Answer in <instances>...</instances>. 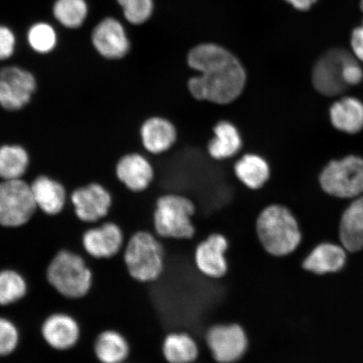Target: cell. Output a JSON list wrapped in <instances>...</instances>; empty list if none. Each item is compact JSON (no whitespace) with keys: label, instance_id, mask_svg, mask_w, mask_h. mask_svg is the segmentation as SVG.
Here are the masks:
<instances>
[{"label":"cell","instance_id":"obj_6","mask_svg":"<svg viewBox=\"0 0 363 363\" xmlns=\"http://www.w3.org/2000/svg\"><path fill=\"white\" fill-rule=\"evenodd\" d=\"M320 184L331 196L359 197L363 194V159L350 155L330 162L320 174Z\"/></svg>","mask_w":363,"mask_h":363},{"label":"cell","instance_id":"obj_15","mask_svg":"<svg viewBox=\"0 0 363 363\" xmlns=\"http://www.w3.org/2000/svg\"><path fill=\"white\" fill-rule=\"evenodd\" d=\"M118 179L134 192L148 188L153 179V169L146 158L138 153L128 154L116 166Z\"/></svg>","mask_w":363,"mask_h":363},{"label":"cell","instance_id":"obj_17","mask_svg":"<svg viewBox=\"0 0 363 363\" xmlns=\"http://www.w3.org/2000/svg\"><path fill=\"white\" fill-rule=\"evenodd\" d=\"M143 146L147 151L160 154L169 150L177 140L175 126L162 117L150 118L140 129Z\"/></svg>","mask_w":363,"mask_h":363},{"label":"cell","instance_id":"obj_27","mask_svg":"<svg viewBox=\"0 0 363 363\" xmlns=\"http://www.w3.org/2000/svg\"><path fill=\"white\" fill-rule=\"evenodd\" d=\"M29 165V155L26 150L16 145L0 147V178L18 180L26 174Z\"/></svg>","mask_w":363,"mask_h":363},{"label":"cell","instance_id":"obj_22","mask_svg":"<svg viewBox=\"0 0 363 363\" xmlns=\"http://www.w3.org/2000/svg\"><path fill=\"white\" fill-rule=\"evenodd\" d=\"M214 138L208 145V152L217 160L230 158L237 154L242 146L239 131L229 121H220L214 128Z\"/></svg>","mask_w":363,"mask_h":363},{"label":"cell","instance_id":"obj_11","mask_svg":"<svg viewBox=\"0 0 363 363\" xmlns=\"http://www.w3.org/2000/svg\"><path fill=\"white\" fill-rule=\"evenodd\" d=\"M94 48L107 59L124 57L130 50V42L124 26L113 18H106L94 27L91 35Z\"/></svg>","mask_w":363,"mask_h":363},{"label":"cell","instance_id":"obj_10","mask_svg":"<svg viewBox=\"0 0 363 363\" xmlns=\"http://www.w3.org/2000/svg\"><path fill=\"white\" fill-rule=\"evenodd\" d=\"M350 56L345 50L335 49L318 61L312 75L313 84L318 92L330 97L343 93L348 87L343 80V66Z\"/></svg>","mask_w":363,"mask_h":363},{"label":"cell","instance_id":"obj_1","mask_svg":"<svg viewBox=\"0 0 363 363\" xmlns=\"http://www.w3.org/2000/svg\"><path fill=\"white\" fill-rule=\"evenodd\" d=\"M190 67L199 76L189 80L190 94L198 101L228 104L242 94L247 74L233 53L215 44H201L190 51Z\"/></svg>","mask_w":363,"mask_h":363},{"label":"cell","instance_id":"obj_35","mask_svg":"<svg viewBox=\"0 0 363 363\" xmlns=\"http://www.w3.org/2000/svg\"><path fill=\"white\" fill-rule=\"evenodd\" d=\"M298 11H306L314 6L318 0H285Z\"/></svg>","mask_w":363,"mask_h":363},{"label":"cell","instance_id":"obj_33","mask_svg":"<svg viewBox=\"0 0 363 363\" xmlns=\"http://www.w3.org/2000/svg\"><path fill=\"white\" fill-rule=\"evenodd\" d=\"M342 77L345 84L347 86L359 84L363 79L362 67L352 55L344 63Z\"/></svg>","mask_w":363,"mask_h":363},{"label":"cell","instance_id":"obj_14","mask_svg":"<svg viewBox=\"0 0 363 363\" xmlns=\"http://www.w3.org/2000/svg\"><path fill=\"white\" fill-rule=\"evenodd\" d=\"M124 242L123 233L119 226L106 223L97 228L86 231L83 237L85 251L95 258H110L116 256Z\"/></svg>","mask_w":363,"mask_h":363},{"label":"cell","instance_id":"obj_29","mask_svg":"<svg viewBox=\"0 0 363 363\" xmlns=\"http://www.w3.org/2000/svg\"><path fill=\"white\" fill-rule=\"evenodd\" d=\"M26 293V281L21 274L12 270L0 272V306L20 301Z\"/></svg>","mask_w":363,"mask_h":363},{"label":"cell","instance_id":"obj_21","mask_svg":"<svg viewBox=\"0 0 363 363\" xmlns=\"http://www.w3.org/2000/svg\"><path fill=\"white\" fill-rule=\"evenodd\" d=\"M347 255L344 249L331 243L320 244L308 256L303 263V269L324 274L342 269L346 263Z\"/></svg>","mask_w":363,"mask_h":363},{"label":"cell","instance_id":"obj_13","mask_svg":"<svg viewBox=\"0 0 363 363\" xmlns=\"http://www.w3.org/2000/svg\"><path fill=\"white\" fill-rule=\"evenodd\" d=\"M228 240L220 234H212L199 245L195 251V263L199 272L212 279H220L228 270L225 252Z\"/></svg>","mask_w":363,"mask_h":363},{"label":"cell","instance_id":"obj_30","mask_svg":"<svg viewBox=\"0 0 363 363\" xmlns=\"http://www.w3.org/2000/svg\"><path fill=\"white\" fill-rule=\"evenodd\" d=\"M125 19L134 25L146 22L153 11L152 0H117Z\"/></svg>","mask_w":363,"mask_h":363},{"label":"cell","instance_id":"obj_23","mask_svg":"<svg viewBox=\"0 0 363 363\" xmlns=\"http://www.w3.org/2000/svg\"><path fill=\"white\" fill-rule=\"evenodd\" d=\"M235 174L247 188L258 189L269 180L270 167L262 157L256 154H246L235 163Z\"/></svg>","mask_w":363,"mask_h":363},{"label":"cell","instance_id":"obj_36","mask_svg":"<svg viewBox=\"0 0 363 363\" xmlns=\"http://www.w3.org/2000/svg\"><path fill=\"white\" fill-rule=\"evenodd\" d=\"M360 8H361L362 11L363 12V0H361ZM362 26L363 27V21H362Z\"/></svg>","mask_w":363,"mask_h":363},{"label":"cell","instance_id":"obj_18","mask_svg":"<svg viewBox=\"0 0 363 363\" xmlns=\"http://www.w3.org/2000/svg\"><path fill=\"white\" fill-rule=\"evenodd\" d=\"M331 123L347 134H357L363 129V103L357 98L344 97L330 108Z\"/></svg>","mask_w":363,"mask_h":363},{"label":"cell","instance_id":"obj_16","mask_svg":"<svg viewBox=\"0 0 363 363\" xmlns=\"http://www.w3.org/2000/svg\"><path fill=\"white\" fill-rule=\"evenodd\" d=\"M42 333L45 342L57 350H67L78 342L79 326L74 318L55 314L45 320Z\"/></svg>","mask_w":363,"mask_h":363},{"label":"cell","instance_id":"obj_25","mask_svg":"<svg viewBox=\"0 0 363 363\" xmlns=\"http://www.w3.org/2000/svg\"><path fill=\"white\" fill-rule=\"evenodd\" d=\"M162 354L169 363H194L197 360L199 348L189 335L172 333L163 342Z\"/></svg>","mask_w":363,"mask_h":363},{"label":"cell","instance_id":"obj_4","mask_svg":"<svg viewBox=\"0 0 363 363\" xmlns=\"http://www.w3.org/2000/svg\"><path fill=\"white\" fill-rule=\"evenodd\" d=\"M49 283L63 296L84 297L92 285V272L83 258L70 252H60L48 269Z\"/></svg>","mask_w":363,"mask_h":363},{"label":"cell","instance_id":"obj_20","mask_svg":"<svg viewBox=\"0 0 363 363\" xmlns=\"http://www.w3.org/2000/svg\"><path fill=\"white\" fill-rule=\"evenodd\" d=\"M340 238L348 251L355 252L363 248V194L356 198L344 212Z\"/></svg>","mask_w":363,"mask_h":363},{"label":"cell","instance_id":"obj_26","mask_svg":"<svg viewBox=\"0 0 363 363\" xmlns=\"http://www.w3.org/2000/svg\"><path fill=\"white\" fill-rule=\"evenodd\" d=\"M52 16L63 28L79 29L87 20L89 4L86 0H55Z\"/></svg>","mask_w":363,"mask_h":363},{"label":"cell","instance_id":"obj_32","mask_svg":"<svg viewBox=\"0 0 363 363\" xmlns=\"http://www.w3.org/2000/svg\"><path fill=\"white\" fill-rule=\"evenodd\" d=\"M17 38L10 26L0 24V61H6L16 52Z\"/></svg>","mask_w":363,"mask_h":363},{"label":"cell","instance_id":"obj_28","mask_svg":"<svg viewBox=\"0 0 363 363\" xmlns=\"http://www.w3.org/2000/svg\"><path fill=\"white\" fill-rule=\"evenodd\" d=\"M26 40L35 52L48 54L57 48L58 33L51 23L38 21L33 23L27 30Z\"/></svg>","mask_w":363,"mask_h":363},{"label":"cell","instance_id":"obj_34","mask_svg":"<svg viewBox=\"0 0 363 363\" xmlns=\"http://www.w3.org/2000/svg\"><path fill=\"white\" fill-rule=\"evenodd\" d=\"M352 48L354 55L363 62V27H357L354 29L351 38Z\"/></svg>","mask_w":363,"mask_h":363},{"label":"cell","instance_id":"obj_8","mask_svg":"<svg viewBox=\"0 0 363 363\" xmlns=\"http://www.w3.org/2000/svg\"><path fill=\"white\" fill-rule=\"evenodd\" d=\"M36 89L35 77L25 68L8 66L0 70V106L18 111L30 101Z\"/></svg>","mask_w":363,"mask_h":363},{"label":"cell","instance_id":"obj_5","mask_svg":"<svg viewBox=\"0 0 363 363\" xmlns=\"http://www.w3.org/2000/svg\"><path fill=\"white\" fill-rule=\"evenodd\" d=\"M195 212L194 203L181 195H165L158 199L154 213V226L162 238L190 239L195 230L192 217Z\"/></svg>","mask_w":363,"mask_h":363},{"label":"cell","instance_id":"obj_12","mask_svg":"<svg viewBox=\"0 0 363 363\" xmlns=\"http://www.w3.org/2000/svg\"><path fill=\"white\" fill-rule=\"evenodd\" d=\"M77 216L84 222L102 219L110 211L112 199L101 184H91L75 190L72 194Z\"/></svg>","mask_w":363,"mask_h":363},{"label":"cell","instance_id":"obj_19","mask_svg":"<svg viewBox=\"0 0 363 363\" xmlns=\"http://www.w3.org/2000/svg\"><path fill=\"white\" fill-rule=\"evenodd\" d=\"M36 207L45 214L55 216L62 211L66 202L65 188L57 181L40 176L30 184Z\"/></svg>","mask_w":363,"mask_h":363},{"label":"cell","instance_id":"obj_2","mask_svg":"<svg viewBox=\"0 0 363 363\" xmlns=\"http://www.w3.org/2000/svg\"><path fill=\"white\" fill-rule=\"evenodd\" d=\"M257 233L266 251L274 256L291 253L301 243L298 222L287 208L274 204L257 218Z\"/></svg>","mask_w":363,"mask_h":363},{"label":"cell","instance_id":"obj_31","mask_svg":"<svg viewBox=\"0 0 363 363\" xmlns=\"http://www.w3.org/2000/svg\"><path fill=\"white\" fill-rule=\"evenodd\" d=\"M19 342V333L11 321L0 318V356L11 354Z\"/></svg>","mask_w":363,"mask_h":363},{"label":"cell","instance_id":"obj_24","mask_svg":"<svg viewBox=\"0 0 363 363\" xmlns=\"http://www.w3.org/2000/svg\"><path fill=\"white\" fill-rule=\"evenodd\" d=\"M94 352L101 363H124L129 356L130 347L121 333L106 330L96 339Z\"/></svg>","mask_w":363,"mask_h":363},{"label":"cell","instance_id":"obj_3","mask_svg":"<svg viewBox=\"0 0 363 363\" xmlns=\"http://www.w3.org/2000/svg\"><path fill=\"white\" fill-rule=\"evenodd\" d=\"M124 259L130 275L143 283L157 280L164 266V253L161 244L146 231H139L130 239Z\"/></svg>","mask_w":363,"mask_h":363},{"label":"cell","instance_id":"obj_9","mask_svg":"<svg viewBox=\"0 0 363 363\" xmlns=\"http://www.w3.org/2000/svg\"><path fill=\"white\" fill-rule=\"evenodd\" d=\"M206 342L218 363H235L246 353L248 340L238 324L217 325L208 330Z\"/></svg>","mask_w":363,"mask_h":363},{"label":"cell","instance_id":"obj_7","mask_svg":"<svg viewBox=\"0 0 363 363\" xmlns=\"http://www.w3.org/2000/svg\"><path fill=\"white\" fill-rule=\"evenodd\" d=\"M36 208L30 185L25 181L3 180L0 183V225H23L30 220Z\"/></svg>","mask_w":363,"mask_h":363}]
</instances>
